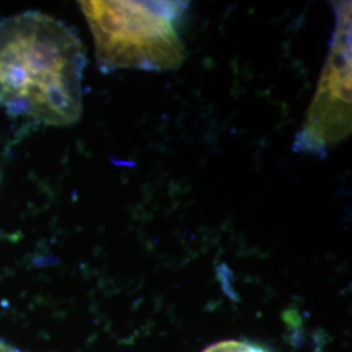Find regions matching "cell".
<instances>
[{
  "mask_svg": "<svg viewBox=\"0 0 352 352\" xmlns=\"http://www.w3.org/2000/svg\"><path fill=\"white\" fill-rule=\"evenodd\" d=\"M85 47L72 28L28 11L0 21V109L49 126L82 113Z\"/></svg>",
  "mask_w": 352,
  "mask_h": 352,
  "instance_id": "1",
  "label": "cell"
},
{
  "mask_svg": "<svg viewBox=\"0 0 352 352\" xmlns=\"http://www.w3.org/2000/svg\"><path fill=\"white\" fill-rule=\"evenodd\" d=\"M96 46L102 74L116 69L164 72L184 63L187 51L175 20L180 1H78Z\"/></svg>",
  "mask_w": 352,
  "mask_h": 352,
  "instance_id": "2",
  "label": "cell"
},
{
  "mask_svg": "<svg viewBox=\"0 0 352 352\" xmlns=\"http://www.w3.org/2000/svg\"><path fill=\"white\" fill-rule=\"evenodd\" d=\"M351 133V3L338 7V21L315 98L295 149L318 154Z\"/></svg>",
  "mask_w": 352,
  "mask_h": 352,
  "instance_id": "3",
  "label": "cell"
},
{
  "mask_svg": "<svg viewBox=\"0 0 352 352\" xmlns=\"http://www.w3.org/2000/svg\"><path fill=\"white\" fill-rule=\"evenodd\" d=\"M204 352H270L260 344L252 342L241 340H225L218 342L213 346L208 347Z\"/></svg>",
  "mask_w": 352,
  "mask_h": 352,
  "instance_id": "4",
  "label": "cell"
},
{
  "mask_svg": "<svg viewBox=\"0 0 352 352\" xmlns=\"http://www.w3.org/2000/svg\"><path fill=\"white\" fill-rule=\"evenodd\" d=\"M0 352H21L19 349L13 347L12 344L7 343L6 340H0Z\"/></svg>",
  "mask_w": 352,
  "mask_h": 352,
  "instance_id": "5",
  "label": "cell"
}]
</instances>
